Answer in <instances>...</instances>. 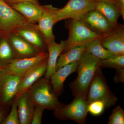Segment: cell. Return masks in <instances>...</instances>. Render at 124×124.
Returning a JSON list of instances; mask_svg holds the SVG:
<instances>
[{
	"label": "cell",
	"mask_w": 124,
	"mask_h": 124,
	"mask_svg": "<svg viewBox=\"0 0 124 124\" xmlns=\"http://www.w3.org/2000/svg\"><path fill=\"white\" fill-rule=\"evenodd\" d=\"M100 60L86 51L83 54L78 62L77 77L69 85L73 96L86 98L93 79L100 67Z\"/></svg>",
	"instance_id": "6da1fadb"
},
{
	"label": "cell",
	"mask_w": 124,
	"mask_h": 124,
	"mask_svg": "<svg viewBox=\"0 0 124 124\" xmlns=\"http://www.w3.org/2000/svg\"><path fill=\"white\" fill-rule=\"evenodd\" d=\"M35 105L54 111L64 106L54 93L50 80L41 78L27 91Z\"/></svg>",
	"instance_id": "7a4b0ae2"
},
{
	"label": "cell",
	"mask_w": 124,
	"mask_h": 124,
	"mask_svg": "<svg viewBox=\"0 0 124 124\" xmlns=\"http://www.w3.org/2000/svg\"><path fill=\"white\" fill-rule=\"evenodd\" d=\"M70 20L68 23L69 36L62 53L78 46L85 47L94 41L102 39L107 35L95 32L81 20Z\"/></svg>",
	"instance_id": "3957f363"
},
{
	"label": "cell",
	"mask_w": 124,
	"mask_h": 124,
	"mask_svg": "<svg viewBox=\"0 0 124 124\" xmlns=\"http://www.w3.org/2000/svg\"><path fill=\"white\" fill-rule=\"evenodd\" d=\"M88 103L96 100L104 103L106 108L114 106L118 98L112 92L100 67L96 72L93 79L86 97Z\"/></svg>",
	"instance_id": "277c9868"
},
{
	"label": "cell",
	"mask_w": 124,
	"mask_h": 124,
	"mask_svg": "<svg viewBox=\"0 0 124 124\" xmlns=\"http://www.w3.org/2000/svg\"><path fill=\"white\" fill-rule=\"evenodd\" d=\"M88 104L86 98L75 97L70 103L54 111V116L59 120H70L79 124H85Z\"/></svg>",
	"instance_id": "5b68a950"
},
{
	"label": "cell",
	"mask_w": 124,
	"mask_h": 124,
	"mask_svg": "<svg viewBox=\"0 0 124 124\" xmlns=\"http://www.w3.org/2000/svg\"><path fill=\"white\" fill-rule=\"evenodd\" d=\"M95 0H69L66 5L58 9L54 15L55 23L67 19L81 20L85 14L94 10Z\"/></svg>",
	"instance_id": "8992f818"
},
{
	"label": "cell",
	"mask_w": 124,
	"mask_h": 124,
	"mask_svg": "<svg viewBox=\"0 0 124 124\" xmlns=\"http://www.w3.org/2000/svg\"><path fill=\"white\" fill-rule=\"evenodd\" d=\"M28 22L4 0H0V33L6 35Z\"/></svg>",
	"instance_id": "52a82bcc"
},
{
	"label": "cell",
	"mask_w": 124,
	"mask_h": 124,
	"mask_svg": "<svg viewBox=\"0 0 124 124\" xmlns=\"http://www.w3.org/2000/svg\"><path fill=\"white\" fill-rule=\"evenodd\" d=\"M25 73L14 75L0 70V103L2 105L6 107L12 104L20 80Z\"/></svg>",
	"instance_id": "ba28073f"
},
{
	"label": "cell",
	"mask_w": 124,
	"mask_h": 124,
	"mask_svg": "<svg viewBox=\"0 0 124 124\" xmlns=\"http://www.w3.org/2000/svg\"><path fill=\"white\" fill-rule=\"evenodd\" d=\"M31 45L39 53L48 52L47 44L37 24L28 22L13 31Z\"/></svg>",
	"instance_id": "9c48e42d"
},
{
	"label": "cell",
	"mask_w": 124,
	"mask_h": 124,
	"mask_svg": "<svg viewBox=\"0 0 124 124\" xmlns=\"http://www.w3.org/2000/svg\"><path fill=\"white\" fill-rule=\"evenodd\" d=\"M48 55V52H40L33 57L15 59L0 70L5 73L14 75L24 74L40 62L47 58Z\"/></svg>",
	"instance_id": "30bf717a"
},
{
	"label": "cell",
	"mask_w": 124,
	"mask_h": 124,
	"mask_svg": "<svg viewBox=\"0 0 124 124\" xmlns=\"http://www.w3.org/2000/svg\"><path fill=\"white\" fill-rule=\"evenodd\" d=\"M101 44L114 55H124V26L118 23L110 33L100 40Z\"/></svg>",
	"instance_id": "8fae6325"
},
{
	"label": "cell",
	"mask_w": 124,
	"mask_h": 124,
	"mask_svg": "<svg viewBox=\"0 0 124 124\" xmlns=\"http://www.w3.org/2000/svg\"><path fill=\"white\" fill-rule=\"evenodd\" d=\"M47 58L40 62L24 74L21 79L15 99L18 98L40 78L44 75L47 67Z\"/></svg>",
	"instance_id": "7c38bea8"
},
{
	"label": "cell",
	"mask_w": 124,
	"mask_h": 124,
	"mask_svg": "<svg viewBox=\"0 0 124 124\" xmlns=\"http://www.w3.org/2000/svg\"><path fill=\"white\" fill-rule=\"evenodd\" d=\"M42 7L43 11L37 26L47 44L55 41L53 29L55 23L54 15L58 8L51 5L42 6Z\"/></svg>",
	"instance_id": "4fadbf2b"
},
{
	"label": "cell",
	"mask_w": 124,
	"mask_h": 124,
	"mask_svg": "<svg viewBox=\"0 0 124 124\" xmlns=\"http://www.w3.org/2000/svg\"><path fill=\"white\" fill-rule=\"evenodd\" d=\"M81 20L93 31L100 34H108L114 28L107 19L95 9L87 13Z\"/></svg>",
	"instance_id": "5bb4252c"
},
{
	"label": "cell",
	"mask_w": 124,
	"mask_h": 124,
	"mask_svg": "<svg viewBox=\"0 0 124 124\" xmlns=\"http://www.w3.org/2000/svg\"><path fill=\"white\" fill-rule=\"evenodd\" d=\"M6 36L13 49L16 59L33 57L39 53L26 40L14 31Z\"/></svg>",
	"instance_id": "9a60e30c"
},
{
	"label": "cell",
	"mask_w": 124,
	"mask_h": 124,
	"mask_svg": "<svg viewBox=\"0 0 124 124\" xmlns=\"http://www.w3.org/2000/svg\"><path fill=\"white\" fill-rule=\"evenodd\" d=\"M78 62L67 64L57 70L50 78V80L54 93L57 97L62 95L64 91L63 83L67 78L76 71Z\"/></svg>",
	"instance_id": "2e32d148"
},
{
	"label": "cell",
	"mask_w": 124,
	"mask_h": 124,
	"mask_svg": "<svg viewBox=\"0 0 124 124\" xmlns=\"http://www.w3.org/2000/svg\"><path fill=\"white\" fill-rule=\"evenodd\" d=\"M66 40L62 41L60 43L55 41L47 44L48 57L47 67L44 77L49 80L51 76L56 71V65L59 57L63 51L66 44Z\"/></svg>",
	"instance_id": "e0dca14e"
},
{
	"label": "cell",
	"mask_w": 124,
	"mask_h": 124,
	"mask_svg": "<svg viewBox=\"0 0 124 124\" xmlns=\"http://www.w3.org/2000/svg\"><path fill=\"white\" fill-rule=\"evenodd\" d=\"M24 17L28 22L37 24L39 20L43 7L32 2H23L9 5Z\"/></svg>",
	"instance_id": "ac0fdd59"
},
{
	"label": "cell",
	"mask_w": 124,
	"mask_h": 124,
	"mask_svg": "<svg viewBox=\"0 0 124 124\" xmlns=\"http://www.w3.org/2000/svg\"><path fill=\"white\" fill-rule=\"evenodd\" d=\"M17 100L20 124H31L35 105L28 92L22 94Z\"/></svg>",
	"instance_id": "d6986e66"
},
{
	"label": "cell",
	"mask_w": 124,
	"mask_h": 124,
	"mask_svg": "<svg viewBox=\"0 0 124 124\" xmlns=\"http://www.w3.org/2000/svg\"><path fill=\"white\" fill-rule=\"evenodd\" d=\"M94 9L100 12L114 28L117 26L118 18L121 16L118 6L109 2L97 1Z\"/></svg>",
	"instance_id": "ffe728a7"
},
{
	"label": "cell",
	"mask_w": 124,
	"mask_h": 124,
	"mask_svg": "<svg viewBox=\"0 0 124 124\" xmlns=\"http://www.w3.org/2000/svg\"><path fill=\"white\" fill-rule=\"evenodd\" d=\"M85 51V47L78 46L62 53L58 59L56 70L67 64L79 62Z\"/></svg>",
	"instance_id": "44dd1931"
},
{
	"label": "cell",
	"mask_w": 124,
	"mask_h": 124,
	"mask_svg": "<svg viewBox=\"0 0 124 124\" xmlns=\"http://www.w3.org/2000/svg\"><path fill=\"white\" fill-rule=\"evenodd\" d=\"M15 59L13 50L6 36L0 33V69Z\"/></svg>",
	"instance_id": "7402d4cb"
},
{
	"label": "cell",
	"mask_w": 124,
	"mask_h": 124,
	"mask_svg": "<svg viewBox=\"0 0 124 124\" xmlns=\"http://www.w3.org/2000/svg\"><path fill=\"white\" fill-rule=\"evenodd\" d=\"M101 39L95 40L85 46V51L91 54L100 60H103L110 57L114 54L102 45L100 41Z\"/></svg>",
	"instance_id": "603a6c76"
},
{
	"label": "cell",
	"mask_w": 124,
	"mask_h": 124,
	"mask_svg": "<svg viewBox=\"0 0 124 124\" xmlns=\"http://www.w3.org/2000/svg\"><path fill=\"white\" fill-rule=\"evenodd\" d=\"M100 67L114 68L116 69H124V55H114L110 57L100 60Z\"/></svg>",
	"instance_id": "cb8c5ba5"
},
{
	"label": "cell",
	"mask_w": 124,
	"mask_h": 124,
	"mask_svg": "<svg viewBox=\"0 0 124 124\" xmlns=\"http://www.w3.org/2000/svg\"><path fill=\"white\" fill-rule=\"evenodd\" d=\"M11 105V108L9 113L6 117L1 124H20L17 100L14 99Z\"/></svg>",
	"instance_id": "d4e9b609"
},
{
	"label": "cell",
	"mask_w": 124,
	"mask_h": 124,
	"mask_svg": "<svg viewBox=\"0 0 124 124\" xmlns=\"http://www.w3.org/2000/svg\"><path fill=\"white\" fill-rule=\"evenodd\" d=\"M106 108L104 102L99 100H96L89 103L88 112L94 116H98L103 113Z\"/></svg>",
	"instance_id": "484cf974"
},
{
	"label": "cell",
	"mask_w": 124,
	"mask_h": 124,
	"mask_svg": "<svg viewBox=\"0 0 124 124\" xmlns=\"http://www.w3.org/2000/svg\"><path fill=\"white\" fill-rule=\"evenodd\" d=\"M108 124H124V111L120 106H117L112 111L108 118Z\"/></svg>",
	"instance_id": "4316f807"
},
{
	"label": "cell",
	"mask_w": 124,
	"mask_h": 124,
	"mask_svg": "<svg viewBox=\"0 0 124 124\" xmlns=\"http://www.w3.org/2000/svg\"><path fill=\"white\" fill-rule=\"evenodd\" d=\"M45 110V108L41 106L35 105L31 124H41L42 116Z\"/></svg>",
	"instance_id": "83f0119b"
},
{
	"label": "cell",
	"mask_w": 124,
	"mask_h": 124,
	"mask_svg": "<svg viewBox=\"0 0 124 124\" xmlns=\"http://www.w3.org/2000/svg\"><path fill=\"white\" fill-rule=\"evenodd\" d=\"M116 73L113 80L116 83L124 82V68L116 69Z\"/></svg>",
	"instance_id": "f1b7e54d"
},
{
	"label": "cell",
	"mask_w": 124,
	"mask_h": 124,
	"mask_svg": "<svg viewBox=\"0 0 124 124\" xmlns=\"http://www.w3.org/2000/svg\"><path fill=\"white\" fill-rule=\"evenodd\" d=\"M4 0L9 5L16 4L19 2H32L38 5H40L38 0Z\"/></svg>",
	"instance_id": "f546056e"
},
{
	"label": "cell",
	"mask_w": 124,
	"mask_h": 124,
	"mask_svg": "<svg viewBox=\"0 0 124 124\" xmlns=\"http://www.w3.org/2000/svg\"><path fill=\"white\" fill-rule=\"evenodd\" d=\"M119 8L121 15L124 20V0H116Z\"/></svg>",
	"instance_id": "4dcf8cb0"
},
{
	"label": "cell",
	"mask_w": 124,
	"mask_h": 124,
	"mask_svg": "<svg viewBox=\"0 0 124 124\" xmlns=\"http://www.w3.org/2000/svg\"><path fill=\"white\" fill-rule=\"evenodd\" d=\"M7 111L6 109L0 110V124H1L6 117Z\"/></svg>",
	"instance_id": "1f68e13d"
},
{
	"label": "cell",
	"mask_w": 124,
	"mask_h": 124,
	"mask_svg": "<svg viewBox=\"0 0 124 124\" xmlns=\"http://www.w3.org/2000/svg\"><path fill=\"white\" fill-rule=\"evenodd\" d=\"M95 0L97 1H103L109 2V3H112V4L116 5L117 6L119 7L116 0Z\"/></svg>",
	"instance_id": "d6a6232c"
},
{
	"label": "cell",
	"mask_w": 124,
	"mask_h": 124,
	"mask_svg": "<svg viewBox=\"0 0 124 124\" xmlns=\"http://www.w3.org/2000/svg\"><path fill=\"white\" fill-rule=\"evenodd\" d=\"M1 109V108L0 107V110Z\"/></svg>",
	"instance_id": "836d02e7"
}]
</instances>
